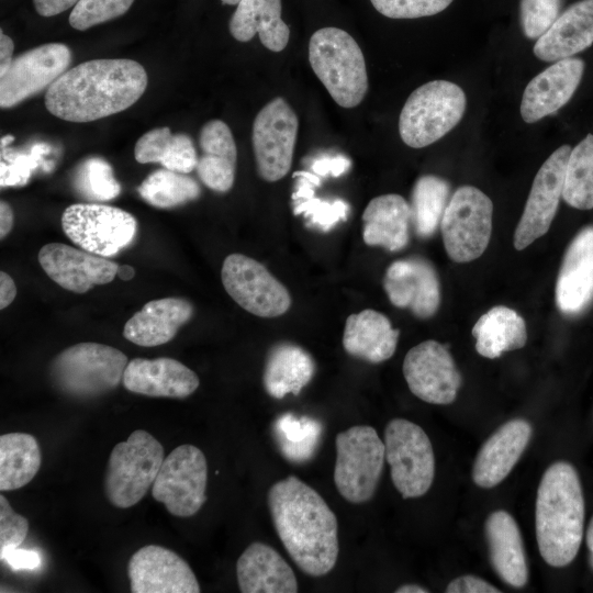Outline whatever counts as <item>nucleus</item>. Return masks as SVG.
<instances>
[{
    "mask_svg": "<svg viewBox=\"0 0 593 593\" xmlns=\"http://www.w3.org/2000/svg\"><path fill=\"white\" fill-rule=\"evenodd\" d=\"M147 81L146 70L133 59H91L67 69L48 87L45 107L58 119L91 122L133 105Z\"/></svg>",
    "mask_w": 593,
    "mask_h": 593,
    "instance_id": "1",
    "label": "nucleus"
},
{
    "mask_svg": "<svg viewBox=\"0 0 593 593\" xmlns=\"http://www.w3.org/2000/svg\"><path fill=\"white\" fill-rule=\"evenodd\" d=\"M268 506L278 537L299 569L311 577L332 571L339 551L338 524L324 499L289 475L271 485Z\"/></svg>",
    "mask_w": 593,
    "mask_h": 593,
    "instance_id": "2",
    "label": "nucleus"
},
{
    "mask_svg": "<svg viewBox=\"0 0 593 593\" xmlns=\"http://www.w3.org/2000/svg\"><path fill=\"white\" fill-rule=\"evenodd\" d=\"M535 524L542 559L557 568L572 562L583 536L584 497L578 473L569 462H555L544 473Z\"/></svg>",
    "mask_w": 593,
    "mask_h": 593,
    "instance_id": "3",
    "label": "nucleus"
},
{
    "mask_svg": "<svg viewBox=\"0 0 593 593\" xmlns=\"http://www.w3.org/2000/svg\"><path fill=\"white\" fill-rule=\"evenodd\" d=\"M310 65L333 100L350 109L361 103L368 90L363 54L346 31L323 27L309 42Z\"/></svg>",
    "mask_w": 593,
    "mask_h": 593,
    "instance_id": "4",
    "label": "nucleus"
},
{
    "mask_svg": "<svg viewBox=\"0 0 593 593\" xmlns=\"http://www.w3.org/2000/svg\"><path fill=\"white\" fill-rule=\"evenodd\" d=\"M127 357L99 343H79L64 349L51 363L49 376L63 393L91 399L115 389L123 379Z\"/></svg>",
    "mask_w": 593,
    "mask_h": 593,
    "instance_id": "5",
    "label": "nucleus"
},
{
    "mask_svg": "<svg viewBox=\"0 0 593 593\" xmlns=\"http://www.w3.org/2000/svg\"><path fill=\"white\" fill-rule=\"evenodd\" d=\"M466 104L465 91L451 81L433 80L419 86L401 110V139L412 148L435 143L460 122Z\"/></svg>",
    "mask_w": 593,
    "mask_h": 593,
    "instance_id": "6",
    "label": "nucleus"
},
{
    "mask_svg": "<svg viewBox=\"0 0 593 593\" xmlns=\"http://www.w3.org/2000/svg\"><path fill=\"white\" fill-rule=\"evenodd\" d=\"M164 459L161 444L144 429L134 430L116 444L104 478L109 502L119 508L137 504L153 485Z\"/></svg>",
    "mask_w": 593,
    "mask_h": 593,
    "instance_id": "7",
    "label": "nucleus"
},
{
    "mask_svg": "<svg viewBox=\"0 0 593 593\" xmlns=\"http://www.w3.org/2000/svg\"><path fill=\"white\" fill-rule=\"evenodd\" d=\"M334 482L348 502L369 501L378 486L385 460L384 443L368 425H356L336 435Z\"/></svg>",
    "mask_w": 593,
    "mask_h": 593,
    "instance_id": "8",
    "label": "nucleus"
},
{
    "mask_svg": "<svg viewBox=\"0 0 593 593\" xmlns=\"http://www.w3.org/2000/svg\"><path fill=\"white\" fill-rule=\"evenodd\" d=\"M493 204L473 186L459 187L448 201L440 222L444 246L456 262H469L486 249L492 233Z\"/></svg>",
    "mask_w": 593,
    "mask_h": 593,
    "instance_id": "9",
    "label": "nucleus"
},
{
    "mask_svg": "<svg viewBox=\"0 0 593 593\" xmlns=\"http://www.w3.org/2000/svg\"><path fill=\"white\" fill-rule=\"evenodd\" d=\"M385 460L391 480L403 499L424 495L435 475V457L430 440L417 424L390 421L384 430Z\"/></svg>",
    "mask_w": 593,
    "mask_h": 593,
    "instance_id": "10",
    "label": "nucleus"
},
{
    "mask_svg": "<svg viewBox=\"0 0 593 593\" xmlns=\"http://www.w3.org/2000/svg\"><path fill=\"white\" fill-rule=\"evenodd\" d=\"M66 236L81 249L112 257L134 240L137 232L135 217L115 206L98 203H75L61 215Z\"/></svg>",
    "mask_w": 593,
    "mask_h": 593,
    "instance_id": "11",
    "label": "nucleus"
},
{
    "mask_svg": "<svg viewBox=\"0 0 593 593\" xmlns=\"http://www.w3.org/2000/svg\"><path fill=\"white\" fill-rule=\"evenodd\" d=\"M208 463L193 445L176 447L165 457L152 486L153 497L174 516H193L206 501Z\"/></svg>",
    "mask_w": 593,
    "mask_h": 593,
    "instance_id": "12",
    "label": "nucleus"
},
{
    "mask_svg": "<svg viewBox=\"0 0 593 593\" xmlns=\"http://www.w3.org/2000/svg\"><path fill=\"white\" fill-rule=\"evenodd\" d=\"M299 121L290 104L277 97L264 105L253 123V149L258 175L268 182L291 169Z\"/></svg>",
    "mask_w": 593,
    "mask_h": 593,
    "instance_id": "13",
    "label": "nucleus"
},
{
    "mask_svg": "<svg viewBox=\"0 0 593 593\" xmlns=\"http://www.w3.org/2000/svg\"><path fill=\"white\" fill-rule=\"evenodd\" d=\"M221 278L230 296L256 316L277 317L291 306L288 289L262 264L248 256L228 255L223 261Z\"/></svg>",
    "mask_w": 593,
    "mask_h": 593,
    "instance_id": "14",
    "label": "nucleus"
},
{
    "mask_svg": "<svg viewBox=\"0 0 593 593\" xmlns=\"http://www.w3.org/2000/svg\"><path fill=\"white\" fill-rule=\"evenodd\" d=\"M71 63V51L63 43H47L13 58L0 76V107L12 108L48 88Z\"/></svg>",
    "mask_w": 593,
    "mask_h": 593,
    "instance_id": "15",
    "label": "nucleus"
},
{
    "mask_svg": "<svg viewBox=\"0 0 593 593\" xmlns=\"http://www.w3.org/2000/svg\"><path fill=\"white\" fill-rule=\"evenodd\" d=\"M570 153L569 145L560 146L536 174L524 212L515 230V249L526 248L548 232L562 197Z\"/></svg>",
    "mask_w": 593,
    "mask_h": 593,
    "instance_id": "16",
    "label": "nucleus"
},
{
    "mask_svg": "<svg viewBox=\"0 0 593 593\" xmlns=\"http://www.w3.org/2000/svg\"><path fill=\"white\" fill-rule=\"evenodd\" d=\"M403 374L411 392L424 402L450 404L461 384V376L447 347L428 339L405 355Z\"/></svg>",
    "mask_w": 593,
    "mask_h": 593,
    "instance_id": "17",
    "label": "nucleus"
},
{
    "mask_svg": "<svg viewBox=\"0 0 593 593\" xmlns=\"http://www.w3.org/2000/svg\"><path fill=\"white\" fill-rule=\"evenodd\" d=\"M133 593H199L195 574L178 553L158 545L135 551L127 563Z\"/></svg>",
    "mask_w": 593,
    "mask_h": 593,
    "instance_id": "18",
    "label": "nucleus"
},
{
    "mask_svg": "<svg viewBox=\"0 0 593 593\" xmlns=\"http://www.w3.org/2000/svg\"><path fill=\"white\" fill-rule=\"evenodd\" d=\"M383 288L394 306L409 309L418 318L433 316L440 304L437 272L423 257L413 256L392 262L385 271Z\"/></svg>",
    "mask_w": 593,
    "mask_h": 593,
    "instance_id": "19",
    "label": "nucleus"
},
{
    "mask_svg": "<svg viewBox=\"0 0 593 593\" xmlns=\"http://www.w3.org/2000/svg\"><path fill=\"white\" fill-rule=\"evenodd\" d=\"M38 261L54 282L75 293H85L97 284L111 282L119 269L107 257L63 243L44 245L40 249Z\"/></svg>",
    "mask_w": 593,
    "mask_h": 593,
    "instance_id": "20",
    "label": "nucleus"
},
{
    "mask_svg": "<svg viewBox=\"0 0 593 593\" xmlns=\"http://www.w3.org/2000/svg\"><path fill=\"white\" fill-rule=\"evenodd\" d=\"M584 71L580 58H563L535 76L526 86L521 115L526 123H535L561 109L575 92Z\"/></svg>",
    "mask_w": 593,
    "mask_h": 593,
    "instance_id": "21",
    "label": "nucleus"
},
{
    "mask_svg": "<svg viewBox=\"0 0 593 593\" xmlns=\"http://www.w3.org/2000/svg\"><path fill=\"white\" fill-rule=\"evenodd\" d=\"M122 380L130 392L170 399L188 398L200 384L193 370L168 357L134 358L128 361Z\"/></svg>",
    "mask_w": 593,
    "mask_h": 593,
    "instance_id": "22",
    "label": "nucleus"
},
{
    "mask_svg": "<svg viewBox=\"0 0 593 593\" xmlns=\"http://www.w3.org/2000/svg\"><path fill=\"white\" fill-rule=\"evenodd\" d=\"M593 296V225L568 246L556 283V302L566 315L581 313Z\"/></svg>",
    "mask_w": 593,
    "mask_h": 593,
    "instance_id": "23",
    "label": "nucleus"
},
{
    "mask_svg": "<svg viewBox=\"0 0 593 593\" xmlns=\"http://www.w3.org/2000/svg\"><path fill=\"white\" fill-rule=\"evenodd\" d=\"M532 436L530 424L521 418L502 425L480 448L472 479L481 488H493L511 472Z\"/></svg>",
    "mask_w": 593,
    "mask_h": 593,
    "instance_id": "24",
    "label": "nucleus"
},
{
    "mask_svg": "<svg viewBox=\"0 0 593 593\" xmlns=\"http://www.w3.org/2000/svg\"><path fill=\"white\" fill-rule=\"evenodd\" d=\"M236 577L243 593H295L292 568L271 546L255 541L239 556Z\"/></svg>",
    "mask_w": 593,
    "mask_h": 593,
    "instance_id": "25",
    "label": "nucleus"
},
{
    "mask_svg": "<svg viewBox=\"0 0 593 593\" xmlns=\"http://www.w3.org/2000/svg\"><path fill=\"white\" fill-rule=\"evenodd\" d=\"M593 44V0H581L564 10L540 35L534 54L542 61L569 58Z\"/></svg>",
    "mask_w": 593,
    "mask_h": 593,
    "instance_id": "26",
    "label": "nucleus"
},
{
    "mask_svg": "<svg viewBox=\"0 0 593 593\" xmlns=\"http://www.w3.org/2000/svg\"><path fill=\"white\" fill-rule=\"evenodd\" d=\"M192 314L193 306L184 299L153 300L125 323L123 335L138 346H159L170 342Z\"/></svg>",
    "mask_w": 593,
    "mask_h": 593,
    "instance_id": "27",
    "label": "nucleus"
},
{
    "mask_svg": "<svg viewBox=\"0 0 593 593\" xmlns=\"http://www.w3.org/2000/svg\"><path fill=\"white\" fill-rule=\"evenodd\" d=\"M201 156L197 172L211 190L224 193L234 184L237 148L228 125L221 120L206 122L199 135Z\"/></svg>",
    "mask_w": 593,
    "mask_h": 593,
    "instance_id": "28",
    "label": "nucleus"
},
{
    "mask_svg": "<svg viewBox=\"0 0 593 593\" xmlns=\"http://www.w3.org/2000/svg\"><path fill=\"white\" fill-rule=\"evenodd\" d=\"M362 238L368 246L389 251L403 249L410 239L411 208L394 193L373 198L362 213Z\"/></svg>",
    "mask_w": 593,
    "mask_h": 593,
    "instance_id": "29",
    "label": "nucleus"
},
{
    "mask_svg": "<svg viewBox=\"0 0 593 593\" xmlns=\"http://www.w3.org/2000/svg\"><path fill=\"white\" fill-rule=\"evenodd\" d=\"M399 335L384 314L368 309L347 317L343 346L353 357L379 363L393 356Z\"/></svg>",
    "mask_w": 593,
    "mask_h": 593,
    "instance_id": "30",
    "label": "nucleus"
},
{
    "mask_svg": "<svg viewBox=\"0 0 593 593\" xmlns=\"http://www.w3.org/2000/svg\"><path fill=\"white\" fill-rule=\"evenodd\" d=\"M281 11V0H240L231 16L230 33L238 42H248L258 34L266 48L281 52L290 37Z\"/></svg>",
    "mask_w": 593,
    "mask_h": 593,
    "instance_id": "31",
    "label": "nucleus"
},
{
    "mask_svg": "<svg viewBox=\"0 0 593 593\" xmlns=\"http://www.w3.org/2000/svg\"><path fill=\"white\" fill-rule=\"evenodd\" d=\"M485 533L491 563L496 573L511 586H524L527 581V563L514 518L505 511H495L486 519Z\"/></svg>",
    "mask_w": 593,
    "mask_h": 593,
    "instance_id": "32",
    "label": "nucleus"
},
{
    "mask_svg": "<svg viewBox=\"0 0 593 593\" xmlns=\"http://www.w3.org/2000/svg\"><path fill=\"white\" fill-rule=\"evenodd\" d=\"M314 373L313 357L301 346L282 342L268 351L262 383L270 396L282 399L288 394L298 395Z\"/></svg>",
    "mask_w": 593,
    "mask_h": 593,
    "instance_id": "33",
    "label": "nucleus"
},
{
    "mask_svg": "<svg viewBox=\"0 0 593 593\" xmlns=\"http://www.w3.org/2000/svg\"><path fill=\"white\" fill-rule=\"evenodd\" d=\"M477 351L490 359L522 348L527 340L526 323L513 309L496 305L482 314L472 328Z\"/></svg>",
    "mask_w": 593,
    "mask_h": 593,
    "instance_id": "34",
    "label": "nucleus"
},
{
    "mask_svg": "<svg viewBox=\"0 0 593 593\" xmlns=\"http://www.w3.org/2000/svg\"><path fill=\"white\" fill-rule=\"evenodd\" d=\"M42 463L37 439L27 433L0 436V490L12 491L26 485Z\"/></svg>",
    "mask_w": 593,
    "mask_h": 593,
    "instance_id": "35",
    "label": "nucleus"
},
{
    "mask_svg": "<svg viewBox=\"0 0 593 593\" xmlns=\"http://www.w3.org/2000/svg\"><path fill=\"white\" fill-rule=\"evenodd\" d=\"M293 177H298L292 193L295 215H303L310 225L322 232H329L339 222L347 220L349 204L346 201H327L315 197V188L321 186L317 175L300 170L295 171Z\"/></svg>",
    "mask_w": 593,
    "mask_h": 593,
    "instance_id": "36",
    "label": "nucleus"
},
{
    "mask_svg": "<svg viewBox=\"0 0 593 593\" xmlns=\"http://www.w3.org/2000/svg\"><path fill=\"white\" fill-rule=\"evenodd\" d=\"M272 434L280 454L289 462L303 465L309 462L318 449L323 435V425L310 416H296L283 413L272 425Z\"/></svg>",
    "mask_w": 593,
    "mask_h": 593,
    "instance_id": "37",
    "label": "nucleus"
},
{
    "mask_svg": "<svg viewBox=\"0 0 593 593\" xmlns=\"http://www.w3.org/2000/svg\"><path fill=\"white\" fill-rule=\"evenodd\" d=\"M450 186L440 177H419L411 194V221L417 236L428 238L440 226L449 201Z\"/></svg>",
    "mask_w": 593,
    "mask_h": 593,
    "instance_id": "38",
    "label": "nucleus"
},
{
    "mask_svg": "<svg viewBox=\"0 0 593 593\" xmlns=\"http://www.w3.org/2000/svg\"><path fill=\"white\" fill-rule=\"evenodd\" d=\"M137 192L155 208L171 209L198 199L201 189L186 174L164 168L148 175L138 186Z\"/></svg>",
    "mask_w": 593,
    "mask_h": 593,
    "instance_id": "39",
    "label": "nucleus"
},
{
    "mask_svg": "<svg viewBox=\"0 0 593 593\" xmlns=\"http://www.w3.org/2000/svg\"><path fill=\"white\" fill-rule=\"evenodd\" d=\"M562 198L572 208L593 209V134H588L571 149Z\"/></svg>",
    "mask_w": 593,
    "mask_h": 593,
    "instance_id": "40",
    "label": "nucleus"
},
{
    "mask_svg": "<svg viewBox=\"0 0 593 593\" xmlns=\"http://www.w3.org/2000/svg\"><path fill=\"white\" fill-rule=\"evenodd\" d=\"M74 186L79 194L91 201H109L121 192L111 165L100 157L87 158L77 167Z\"/></svg>",
    "mask_w": 593,
    "mask_h": 593,
    "instance_id": "41",
    "label": "nucleus"
},
{
    "mask_svg": "<svg viewBox=\"0 0 593 593\" xmlns=\"http://www.w3.org/2000/svg\"><path fill=\"white\" fill-rule=\"evenodd\" d=\"M51 152L46 143H36L27 152L1 147V187L24 186L33 170L45 164L44 156Z\"/></svg>",
    "mask_w": 593,
    "mask_h": 593,
    "instance_id": "42",
    "label": "nucleus"
},
{
    "mask_svg": "<svg viewBox=\"0 0 593 593\" xmlns=\"http://www.w3.org/2000/svg\"><path fill=\"white\" fill-rule=\"evenodd\" d=\"M134 0H79L69 14V24L78 31L123 15Z\"/></svg>",
    "mask_w": 593,
    "mask_h": 593,
    "instance_id": "43",
    "label": "nucleus"
},
{
    "mask_svg": "<svg viewBox=\"0 0 593 593\" xmlns=\"http://www.w3.org/2000/svg\"><path fill=\"white\" fill-rule=\"evenodd\" d=\"M562 0H521L523 33L530 40L542 35L560 14Z\"/></svg>",
    "mask_w": 593,
    "mask_h": 593,
    "instance_id": "44",
    "label": "nucleus"
},
{
    "mask_svg": "<svg viewBox=\"0 0 593 593\" xmlns=\"http://www.w3.org/2000/svg\"><path fill=\"white\" fill-rule=\"evenodd\" d=\"M373 8L391 19H417L444 11L452 0H370Z\"/></svg>",
    "mask_w": 593,
    "mask_h": 593,
    "instance_id": "45",
    "label": "nucleus"
},
{
    "mask_svg": "<svg viewBox=\"0 0 593 593\" xmlns=\"http://www.w3.org/2000/svg\"><path fill=\"white\" fill-rule=\"evenodd\" d=\"M29 521L18 514L0 495V552L19 547L26 538Z\"/></svg>",
    "mask_w": 593,
    "mask_h": 593,
    "instance_id": "46",
    "label": "nucleus"
},
{
    "mask_svg": "<svg viewBox=\"0 0 593 593\" xmlns=\"http://www.w3.org/2000/svg\"><path fill=\"white\" fill-rule=\"evenodd\" d=\"M174 134L169 127H157L143 134L135 144L134 157L139 164L159 163L169 150Z\"/></svg>",
    "mask_w": 593,
    "mask_h": 593,
    "instance_id": "47",
    "label": "nucleus"
},
{
    "mask_svg": "<svg viewBox=\"0 0 593 593\" xmlns=\"http://www.w3.org/2000/svg\"><path fill=\"white\" fill-rule=\"evenodd\" d=\"M198 155L191 137L183 133L174 134L169 150L161 161L164 168L189 174L195 169Z\"/></svg>",
    "mask_w": 593,
    "mask_h": 593,
    "instance_id": "48",
    "label": "nucleus"
},
{
    "mask_svg": "<svg viewBox=\"0 0 593 593\" xmlns=\"http://www.w3.org/2000/svg\"><path fill=\"white\" fill-rule=\"evenodd\" d=\"M350 166V159L344 155H323L312 161L311 170L318 177L332 176L337 178L346 174Z\"/></svg>",
    "mask_w": 593,
    "mask_h": 593,
    "instance_id": "49",
    "label": "nucleus"
},
{
    "mask_svg": "<svg viewBox=\"0 0 593 593\" xmlns=\"http://www.w3.org/2000/svg\"><path fill=\"white\" fill-rule=\"evenodd\" d=\"M0 557L14 571L34 570L41 566V557L36 551L19 547L0 552Z\"/></svg>",
    "mask_w": 593,
    "mask_h": 593,
    "instance_id": "50",
    "label": "nucleus"
},
{
    "mask_svg": "<svg viewBox=\"0 0 593 593\" xmlns=\"http://www.w3.org/2000/svg\"><path fill=\"white\" fill-rule=\"evenodd\" d=\"M448 593H499V589L475 575L454 579L446 588Z\"/></svg>",
    "mask_w": 593,
    "mask_h": 593,
    "instance_id": "51",
    "label": "nucleus"
},
{
    "mask_svg": "<svg viewBox=\"0 0 593 593\" xmlns=\"http://www.w3.org/2000/svg\"><path fill=\"white\" fill-rule=\"evenodd\" d=\"M78 2L79 0H33L36 12L46 18L59 14Z\"/></svg>",
    "mask_w": 593,
    "mask_h": 593,
    "instance_id": "52",
    "label": "nucleus"
},
{
    "mask_svg": "<svg viewBox=\"0 0 593 593\" xmlns=\"http://www.w3.org/2000/svg\"><path fill=\"white\" fill-rule=\"evenodd\" d=\"M16 295L13 279L4 271L0 272V309L8 307Z\"/></svg>",
    "mask_w": 593,
    "mask_h": 593,
    "instance_id": "53",
    "label": "nucleus"
},
{
    "mask_svg": "<svg viewBox=\"0 0 593 593\" xmlns=\"http://www.w3.org/2000/svg\"><path fill=\"white\" fill-rule=\"evenodd\" d=\"M14 44L10 36L0 32V76L3 75L10 67L13 57Z\"/></svg>",
    "mask_w": 593,
    "mask_h": 593,
    "instance_id": "54",
    "label": "nucleus"
},
{
    "mask_svg": "<svg viewBox=\"0 0 593 593\" xmlns=\"http://www.w3.org/2000/svg\"><path fill=\"white\" fill-rule=\"evenodd\" d=\"M13 211L10 204L3 200L0 202V238L3 239L12 230Z\"/></svg>",
    "mask_w": 593,
    "mask_h": 593,
    "instance_id": "55",
    "label": "nucleus"
},
{
    "mask_svg": "<svg viewBox=\"0 0 593 593\" xmlns=\"http://www.w3.org/2000/svg\"><path fill=\"white\" fill-rule=\"evenodd\" d=\"M116 276L124 281L131 280L135 276V269L130 265L119 266Z\"/></svg>",
    "mask_w": 593,
    "mask_h": 593,
    "instance_id": "56",
    "label": "nucleus"
},
{
    "mask_svg": "<svg viewBox=\"0 0 593 593\" xmlns=\"http://www.w3.org/2000/svg\"><path fill=\"white\" fill-rule=\"evenodd\" d=\"M396 593H427L428 590L417 584H404L395 590Z\"/></svg>",
    "mask_w": 593,
    "mask_h": 593,
    "instance_id": "57",
    "label": "nucleus"
},
{
    "mask_svg": "<svg viewBox=\"0 0 593 593\" xmlns=\"http://www.w3.org/2000/svg\"><path fill=\"white\" fill-rule=\"evenodd\" d=\"M586 545H588L589 550L593 552V517L586 530Z\"/></svg>",
    "mask_w": 593,
    "mask_h": 593,
    "instance_id": "58",
    "label": "nucleus"
},
{
    "mask_svg": "<svg viewBox=\"0 0 593 593\" xmlns=\"http://www.w3.org/2000/svg\"><path fill=\"white\" fill-rule=\"evenodd\" d=\"M13 139H14V137L12 135H7V136L2 137L1 138V147H7Z\"/></svg>",
    "mask_w": 593,
    "mask_h": 593,
    "instance_id": "59",
    "label": "nucleus"
},
{
    "mask_svg": "<svg viewBox=\"0 0 593 593\" xmlns=\"http://www.w3.org/2000/svg\"><path fill=\"white\" fill-rule=\"evenodd\" d=\"M223 3L225 4H230V5H234V4H238L240 2V0H221Z\"/></svg>",
    "mask_w": 593,
    "mask_h": 593,
    "instance_id": "60",
    "label": "nucleus"
},
{
    "mask_svg": "<svg viewBox=\"0 0 593 593\" xmlns=\"http://www.w3.org/2000/svg\"><path fill=\"white\" fill-rule=\"evenodd\" d=\"M590 564L593 568V552H591V556H590Z\"/></svg>",
    "mask_w": 593,
    "mask_h": 593,
    "instance_id": "61",
    "label": "nucleus"
}]
</instances>
